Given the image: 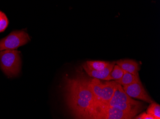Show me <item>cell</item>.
I'll use <instances>...</instances> for the list:
<instances>
[{
	"label": "cell",
	"mask_w": 160,
	"mask_h": 119,
	"mask_svg": "<svg viewBox=\"0 0 160 119\" xmlns=\"http://www.w3.org/2000/svg\"><path fill=\"white\" fill-rule=\"evenodd\" d=\"M115 64H116V62H110L106 68L100 71H96L90 69L87 67V65L85 64V62L82 64V66L87 74L91 77L106 80L107 77L108 76L110 72L112 71Z\"/></svg>",
	"instance_id": "cell-8"
},
{
	"label": "cell",
	"mask_w": 160,
	"mask_h": 119,
	"mask_svg": "<svg viewBox=\"0 0 160 119\" xmlns=\"http://www.w3.org/2000/svg\"><path fill=\"white\" fill-rule=\"evenodd\" d=\"M85 119H134V118L116 108L99 106L92 108Z\"/></svg>",
	"instance_id": "cell-6"
},
{
	"label": "cell",
	"mask_w": 160,
	"mask_h": 119,
	"mask_svg": "<svg viewBox=\"0 0 160 119\" xmlns=\"http://www.w3.org/2000/svg\"><path fill=\"white\" fill-rule=\"evenodd\" d=\"M9 21L5 13L0 11V33L5 31L8 25Z\"/></svg>",
	"instance_id": "cell-14"
},
{
	"label": "cell",
	"mask_w": 160,
	"mask_h": 119,
	"mask_svg": "<svg viewBox=\"0 0 160 119\" xmlns=\"http://www.w3.org/2000/svg\"><path fill=\"white\" fill-rule=\"evenodd\" d=\"M90 80L80 72L73 78H64L66 102L76 119H86L93 107Z\"/></svg>",
	"instance_id": "cell-1"
},
{
	"label": "cell",
	"mask_w": 160,
	"mask_h": 119,
	"mask_svg": "<svg viewBox=\"0 0 160 119\" xmlns=\"http://www.w3.org/2000/svg\"><path fill=\"white\" fill-rule=\"evenodd\" d=\"M140 81L141 80L139 78V76H134L131 73L124 71V75L119 80L115 81L122 86H125Z\"/></svg>",
	"instance_id": "cell-10"
},
{
	"label": "cell",
	"mask_w": 160,
	"mask_h": 119,
	"mask_svg": "<svg viewBox=\"0 0 160 119\" xmlns=\"http://www.w3.org/2000/svg\"><path fill=\"white\" fill-rule=\"evenodd\" d=\"M116 64L121 67L124 71L134 76H139L140 66L139 63L131 59L120 60L116 62Z\"/></svg>",
	"instance_id": "cell-9"
},
{
	"label": "cell",
	"mask_w": 160,
	"mask_h": 119,
	"mask_svg": "<svg viewBox=\"0 0 160 119\" xmlns=\"http://www.w3.org/2000/svg\"><path fill=\"white\" fill-rule=\"evenodd\" d=\"M30 41L28 34L24 30L12 31L7 36L0 40V52L15 50Z\"/></svg>",
	"instance_id": "cell-5"
},
{
	"label": "cell",
	"mask_w": 160,
	"mask_h": 119,
	"mask_svg": "<svg viewBox=\"0 0 160 119\" xmlns=\"http://www.w3.org/2000/svg\"><path fill=\"white\" fill-rule=\"evenodd\" d=\"M141 114H142V119H156L153 116H152L150 114H147L146 112H143Z\"/></svg>",
	"instance_id": "cell-15"
},
{
	"label": "cell",
	"mask_w": 160,
	"mask_h": 119,
	"mask_svg": "<svg viewBox=\"0 0 160 119\" xmlns=\"http://www.w3.org/2000/svg\"><path fill=\"white\" fill-rule=\"evenodd\" d=\"M110 62L101 61H89L85 62L87 67L96 71H100L106 68Z\"/></svg>",
	"instance_id": "cell-11"
},
{
	"label": "cell",
	"mask_w": 160,
	"mask_h": 119,
	"mask_svg": "<svg viewBox=\"0 0 160 119\" xmlns=\"http://www.w3.org/2000/svg\"><path fill=\"white\" fill-rule=\"evenodd\" d=\"M124 71L118 65L115 64L112 71L110 72L108 76L107 77L106 81L115 80V81L119 80L123 76Z\"/></svg>",
	"instance_id": "cell-12"
},
{
	"label": "cell",
	"mask_w": 160,
	"mask_h": 119,
	"mask_svg": "<svg viewBox=\"0 0 160 119\" xmlns=\"http://www.w3.org/2000/svg\"><path fill=\"white\" fill-rule=\"evenodd\" d=\"M135 119H142V114H141L140 115H139V116H137V117L135 118Z\"/></svg>",
	"instance_id": "cell-16"
},
{
	"label": "cell",
	"mask_w": 160,
	"mask_h": 119,
	"mask_svg": "<svg viewBox=\"0 0 160 119\" xmlns=\"http://www.w3.org/2000/svg\"><path fill=\"white\" fill-rule=\"evenodd\" d=\"M0 67L9 78L17 76L20 72V53L17 50L0 52Z\"/></svg>",
	"instance_id": "cell-4"
},
{
	"label": "cell",
	"mask_w": 160,
	"mask_h": 119,
	"mask_svg": "<svg viewBox=\"0 0 160 119\" xmlns=\"http://www.w3.org/2000/svg\"><path fill=\"white\" fill-rule=\"evenodd\" d=\"M146 113L153 116L156 119H160V105L155 102L152 103L148 107Z\"/></svg>",
	"instance_id": "cell-13"
},
{
	"label": "cell",
	"mask_w": 160,
	"mask_h": 119,
	"mask_svg": "<svg viewBox=\"0 0 160 119\" xmlns=\"http://www.w3.org/2000/svg\"><path fill=\"white\" fill-rule=\"evenodd\" d=\"M142 102L135 101L128 95L122 86L118 84L111 100L104 105L99 106L116 108L134 118L142 110Z\"/></svg>",
	"instance_id": "cell-2"
},
{
	"label": "cell",
	"mask_w": 160,
	"mask_h": 119,
	"mask_svg": "<svg viewBox=\"0 0 160 119\" xmlns=\"http://www.w3.org/2000/svg\"><path fill=\"white\" fill-rule=\"evenodd\" d=\"M122 87L126 94L131 98L139 99L150 103L154 102L145 90L141 81Z\"/></svg>",
	"instance_id": "cell-7"
},
{
	"label": "cell",
	"mask_w": 160,
	"mask_h": 119,
	"mask_svg": "<svg viewBox=\"0 0 160 119\" xmlns=\"http://www.w3.org/2000/svg\"><path fill=\"white\" fill-rule=\"evenodd\" d=\"M117 85L115 80L103 81L98 79H91V88L94 98L92 109L96 106L104 105L108 103L114 94Z\"/></svg>",
	"instance_id": "cell-3"
}]
</instances>
